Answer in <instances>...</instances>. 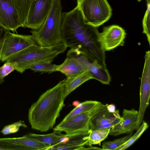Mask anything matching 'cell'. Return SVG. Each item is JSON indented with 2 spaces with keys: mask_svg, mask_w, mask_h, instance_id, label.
<instances>
[{
  "mask_svg": "<svg viewBox=\"0 0 150 150\" xmlns=\"http://www.w3.org/2000/svg\"><path fill=\"white\" fill-rule=\"evenodd\" d=\"M61 32L63 42L70 48L69 51L106 67L105 51L98 39L99 32L85 21L77 6L62 13Z\"/></svg>",
  "mask_w": 150,
  "mask_h": 150,
  "instance_id": "6da1fadb",
  "label": "cell"
},
{
  "mask_svg": "<svg viewBox=\"0 0 150 150\" xmlns=\"http://www.w3.org/2000/svg\"><path fill=\"white\" fill-rule=\"evenodd\" d=\"M64 81L42 93L29 108L28 120L32 129L46 132L53 128L64 105Z\"/></svg>",
  "mask_w": 150,
  "mask_h": 150,
  "instance_id": "7a4b0ae2",
  "label": "cell"
},
{
  "mask_svg": "<svg viewBox=\"0 0 150 150\" xmlns=\"http://www.w3.org/2000/svg\"><path fill=\"white\" fill-rule=\"evenodd\" d=\"M67 47L63 42L50 46L32 45L16 53L6 62L12 63L15 70L22 73L36 64L52 63L58 54L65 52Z\"/></svg>",
  "mask_w": 150,
  "mask_h": 150,
  "instance_id": "3957f363",
  "label": "cell"
},
{
  "mask_svg": "<svg viewBox=\"0 0 150 150\" xmlns=\"http://www.w3.org/2000/svg\"><path fill=\"white\" fill-rule=\"evenodd\" d=\"M61 0H52L50 11L44 23L37 30L30 31L37 45L50 46L62 42V13Z\"/></svg>",
  "mask_w": 150,
  "mask_h": 150,
  "instance_id": "277c9868",
  "label": "cell"
},
{
  "mask_svg": "<svg viewBox=\"0 0 150 150\" xmlns=\"http://www.w3.org/2000/svg\"><path fill=\"white\" fill-rule=\"evenodd\" d=\"M77 5L85 21L98 28L108 21L112 9L107 0H77Z\"/></svg>",
  "mask_w": 150,
  "mask_h": 150,
  "instance_id": "5b68a950",
  "label": "cell"
},
{
  "mask_svg": "<svg viewBox=\"0 0 150 150\" xmlns=\"http://www.w3.org/2000/svg\"><path fill=\"white\" fill-rule=\"evenodd\" d=\"M36 44L32 35L15 34L8 30L0 39V61L6 62L21 50Z\"/></svg>",
  "mask_w": 150,
  "mask_h": 150,
  "instance_id": "8992f818",
  "label": "cell"
},
{
  "mask_svg": "<svg viewBox=\"0 0 150 150\" xmlns=\"http://www.w3.org/2000/svg\"><path fill=\"white\" fill-rule=\"evenodd\" d=\"M108 104L100 102L91 109L64 122L61 121L53 128L54 131L74 133L90 129L89 124L92 118L97 113L105 108Z\"/></svg>",
  "mask_w": 150,
  "mask_h": 150,
  "instance_id": "52a82bcc",
  "label": "cell"
},
{
  "mask_svg": "<svg viewBox=\"0 0 150 150\" xmlns=\"http://www.w3.org/2000/svg\"><path fill=\"white\" fill-rule=\"evenodd\" d=\"M52 0H33L25 28L37 30L42 24L50 10Z\"/></svg>",
  "mask_w": 150,
  "mask_h": 150,
  "instance_id": "ba28073f",
  "label": "cell"
},
{
  "mask_svg": "<svg viewBox=\"0 0 150 150\" xmlns=\"http://www.w3.org/2000/svg\"><path fill=\"white\" fill-rule=\"evenodd\" d=\"M126 33L122 27L112 25L103 28L99 33L98 39L104 50H111L119 46H123Z\"/></svg>",
  "mask_w": 150,
  "mask_h": 150,
  "instance_id": "9c48e42d",
  "label": "cell"
},
{
  "mask_svg": "<svg viewBox=\"0 0 150 150\" xmlns=\"http://www.w3.org/2000/svg\"><path fill=\"white\" fill-rule=\"evenodd\" d=\"M0 23L6 29L17 33L22 27L19 16L12 0H0Z\"/></svg>",
  "mask_w": 150,
  "mask_h": 150,
  "instance_id": "30bf717a",
  "label": "cell"
},
{
  "mask_svg": "<svg viewBox=\"0 0 150 150\" xmlns=\"http://www.w3.org/2000/svg\"><path fill=\"white\" fill-rule=\"evenodd\" d=\"M107 106L91 119L89 124L90 129H110L121 121L122 118L119 110L110 112L107 109Z\"/></svg>",
  "mask_w": 150,
  "mask_h": 150,
  "instance_id": "8fae6325",
  "label": "cell"
},
{
  "mask_svg": "<svg viewBox=\"0 0 150 150\" xmlns=\"http://www.w3.org/2000/svg\"><path fill=\"white\" fill-rule=\"evenodd\" d=\"M150 97V70L143 69L140 89V104L136 130L142 123L144 114L149 104Z\"/></svg>",
  "mask_w": 150,
  "mask_h": 150,
  "instance_id": "7c38bea8",
  "label": "cell"
},
{
  "mask_svg": "<svg viewBox=\"0 0 150 150\" xmlns=\"http://www.w3.org/2000/svg\"><path fill=\"white\" fill-rule=\"evenodd\" d=\"M138 116V111L134 109H124L121 120L110 129L109 134L116 136L129 133L136 130Z\"/></svg>",
  "mask_w": 150,
  "mask_h": 150,
  "instance_id": "4fadbf2b",
  "label": "cell"
},
{
  "mask_svg": "<svg viewBox=\"0 0 150 150\" xmlns=\"http://www.w3.org/2000/svg\"><path fill=\"white\" fill-rule=\"evenodd\" d=\"M90 129L69 134L66 143L50 147L48 150H84L87 145Z\"/></svg>",
  "mask_w": 150,
  "mask_h": 150,
  "instance_id": "5bb4252c",
  "label": "cell"
},
{
  "mask_svg": "<svg viewBox=\"0 0 150 150\" xmlns=\"http://www.w3.org/2000/svg\"><path fill=\"white\" fill-rule=\"evenodd\" d=\"M64 62L58 66L56 71L64 74L67 78L69 79L86 70L79 58L73 56H67Z\"/></svg>",
  "mask_w": 150,
  "mask_h": 150,
  "instance_id": "9a60e30c",
  "label": "cell"
},
{
  "mask_svg": "<svg viewBox=\"0 0 150 150\" xmlns=\"http://www.w3.org/2000/svg\"><path fill=\"white\" fill-rule=\"evenodd\" d=\"M60 133L54 131L51 133L45 134L30 133L24 136L27 138L49 145L50 146V147L58 144L64 143L68 140V134H62Z\"/></svg>",
  "mask_w": 150,
  "mask_h": 150,
  "instance_id": "2e32d148",
  "label": "cell"
},
{
  "mask_svg": "<svg viewBox=\"0 0 150 150\" xmlns=\"http://www.w3.org/2000/svg\"><path fill=\"white\" fill-rule=\"evenodd\" d=\"M86 62V69L92 74L94 79L104 84H110L111 77L106 67H103L97 61L91 62L88 59Z\"/></svg>",
  "mask_w": 150,
  "mask_h": 150,
  "instance_id": "e0dca14e",
  "label": "cell"
},
{
  "mask_svg": "<svg viewBox=\"0 0 150 150\" xmlns=\"http://www.w3.org/2000/svg\"><path fill=\"white\" fill-rule=\"evenodd\" d=\"M10 143L17 146L20 150H47L50 146L25 136L16 138H6Z\"/></svg>",
  "mask_w": 150,
  "mask_h": 150,
  "instance_id": "ac0fdd59",
  "label": "cell"
},
{
  "mask_svg": "<svg viewBox=\"0 0 150 150\" xmlns=\"http://www.w3.org/2000/svg\"><path fill=\"white\" fill-rule=\"evenodd\" d=\"M94 78L91 73L86 70L71 78L64 79L65 96L66 98L76 88L85 82Z\"/></svg>",
  "mask_w": 150,
  "mask_h": 150,
  "instance_id": "d6986e66",
  "label": "cell"
},
{
  "mask_svg": "<svg viewBox=\"0 0 150 150\" xmlns=\"http://www.w3.org/2000/svg\"><path fill=\"white\" fill-rule=\"evenodd\" d=\"M17 11L22 27L25 28L33 0H12Z\"/></svg>",
  "mask_w": 150,
  "mask_h": 150,
  "instance_id": "ffe728a7",
  "label": "cell"
},
{
  "mask_svg": "<svg viewBox=\"0 0 150 150\" xmlns=\"http://www.w3.org/2000/svg\"><path fill=\"white\" fill-rule=\"evenodd\" d=\"M110 129H90L87 145H100L101 142L106 139L109 134Z\"/></svg>",
  "mask_w": 150,
  "mask_h": 150,
  "instance_id": "44dd1931",
  "label": "cell"
},
{
  "mask_svg": "<svg viewBox=\"0 0 150 150\" xmlns=\"http://www.w3.org/2000/svg\"><path fill=\"white\" fill-rule=\"evenodd\" d=\"M97 101L87 100L80 103L77 106L67 114L62 121L64 122L78 115L89 110L98 104Z\"/></svg>",
  "mask_w": 150,
  "mask_h": 150,
  "instance_id": "7402d4cb",
  "label": "cell"
},
{
  "mask_svg": "<svg viewBox=\"0 0 150 150\" xmlns=\"http://www.w3.org/2000/svg\"><path fill=\"white\" fill-rule=\"evenodd\" d=\"M137 130L136 132L124 144L117 148L116 150H124L127 149L134 144L141 136L148 127L147 123L144 121Z\"/></svg>",
  "mask_w": 150,
  "mask_h": 150,
  "instance_id": "603a6c76",
  "label": "cell"
},
{
  "mask_svg": "<svg viewBox=\"0 0 150 150\" xmlns=\"http://www.w3.org/2000/svg\"><path fill=\"white\" fill-rule=\"evenodd\" d=\"M132 132L123 137L117 139L112 141L104 142L102 146V150H116L125 143L132 136Z\"/></svg>",
  "mask_w": 150,
  "mask_h": 150,
  "instance_id": "cb8c5ba5",
  "label": "cell"
},
{
  "mask_svg": "<svg viewBox=\"0 0 150 150\" xmlns=\"http://www.w3.org/2000/svg\"><path fill=\"white\" fill-rule=\"evenodd\" d=\"M58 65L50 62H44L36 64L31 67L30 69L35 72L48 73L56 71Z\"/></svg>",
  "mask_w": 150,
  "mask_h": 150,
  "instance_id": "d4e9b609",
  "label": "cell"
},
{
  "mask_svg": "<svg viewBox=\"0 0 150 150\" xmlns=\"http://www.w3.org/2000/svg\"><path fill=\"white\" fill-rule=\"evenodd\" d=\"M21 127H27L24 122L21 120L7 125L3 128L0 132L4 135H7L18 132Z\"/></svg>",
  "mask_w": 150,
  "mask_h": 150,
  "instance_id": "484cf974",
  "label": "cell"
},
{
  "mask_svg": "<svg viewBox=\"0 0 150 150\" xmlns=\"http://www.w3.org/2000/svg\"><path fill=\"white\" fill-rule=\"evenodd\" d=\"M147 9L145 12L142 21L143 33L146 36L149 45H150V3H147Z\"/></svg>",
  "mask_w": 150,
  "mask_h": 150,
  "instance_id": "4316f807",
  "label": "cell"
},
{
  "mask_svg": "<svg viewBox=\"0 0 150 150\" xmlns=\"http://www.w3.org/2000/svg\"><path fill=\"white\" fill-rule=\"evenodd\" d=\"M15 68L11 63L6 62L2 66L0 67V79H4V78L11 73L15 70Z\"/></svg>",
  "mask_w": 150,
  "mask_h": 150,
  "instance_id": "83f0119b",
  "label": "cell"
},
{
  "mask_svg": "<svg viewBox=\"0 0 150 150\" xmlns=\"http://www.w3.org/2000/svg\"><path fill=\"white\" fill-rule=\"evenodd\" d=\"M0 150H13V145L5 138H0Z\"/></svg>",
  "mask_w": 150,
  "mask_h": 150,
  "instance_id": "f1b7e54d",
  "label": "cell"
},
{
  "mask_svg": "<svg viewBox=\"0 0 150 150\" xmlns=\"http://www.w3.org/2000/svg\"><path fill=\"white\" fill-rule=\"evenodd\" d=\"M8 31V30L5 28L0 23V39L3 37ZM0 62L1 61H0ZM4 81V79H0V84L3 83Z\"/></svg>",
  "mask_w": 150,
  "mask_h": 150,
  "instance_id": "f546056e",
  "label": "cell"
},
{
  "mask_svg": "<svg viewBox=\"0 0 150 150\" xmlns=\"http://www.w3.org/2000/svg\"><path fill=\"white\" fill-rule=\"evenodd\" d=\"M107 109L108 111L110 112H114L116 110L115 106L113 104L108 105Z\"/></svg>",
  "mask_w": 150,
  "mask_h": 150,
  "instance_id": "4dcf8cb0",
  "label": "cell"
},
{
  "mask_svg": "<svg viewBox=\"0 0 150 150\" xmlns=\"http://www.w3.org/2000/svg\"><path fill=\"white\" fill-rule=\"evenodd\" d=\"M80 102L78 101H74L73 103V106H76L79 104Z\"/></svg>",
  "mask_w": 150,
  "mask_h": 150,
  "instance_id": "1f68e13d",
  "label": "cell"
},
{
  "mask_svg": "<svg viewBox=\"0 0 150 150\" xmlns=\"http://www.w3.org/2000/svg\"><path fill=\"white\" fill-rule=\"evenodd\" d=\"M139 2L142 0H137ZM147 3H150V0H146Z\"/></svg>",
  "mask_w": 150,
  "mask_h": 150,
  "instance_id": "d6a6232c",
  "label": "cell"
}]
</instances>
